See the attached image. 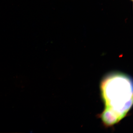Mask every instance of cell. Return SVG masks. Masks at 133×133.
I'll return each instance as SVG.
<instances>
[{
  "instance_id": "1",
  "label": "cell",
  "mask_w": 133,
  "mask_h": 133,
  "mask_svg": "<svg viewBox=\"0 0 133 133\" xmlns=\"http://www.w3.org/2000/svg\"><path fill=\"white\" fill-rule=\"evenodd\" d=\"M101 90L105 106L101 118L106 125H112L124 118L132 105V81L125 74L113 73L103 80Z\"/></svg>"
},
{
  "instance_id": "2",
  "label": "cell",
  "mask_w": 133,
  "mask_h": 133,
  "mask_svg": "<svg viewBox=\"0 0 133 133\" xmlns=\"http://www.w3.org/2000/svg\"><path fill=\"white\" fill-rule=\"evenodd\" d=\"M131 1H132V0H131Z\"/></svg>"
}]
</instances>
